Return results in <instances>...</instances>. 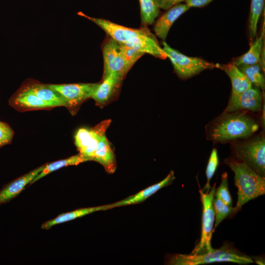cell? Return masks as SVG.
<instances>
[{
    "instance_id": "6da1fadb",
    "label": "cell",
    "mask_w": 265,
    "mask_h": 265,
    "mask_svg": "<svg viewBox=\"0 0 265 265\" xmlns=\"http://www.w3.org/2000/svg\"><path fill=\"white\" fill-rule=\"evenodd\" d=\"M258 129V123L246 111H224L208 125L206 133L208 140L224 143L249 138Z\"/></svg>"
},
{
    "instance_id": "7a4b0ae2",
    "label": "cell",
    "mask_w": 265,
    "mask_h": 265,
    "mask_svg": "<svg viewBox=\"0 0 265 265\" xmlns=\"http://www.w3.org/2000/svg\"><path fill=\"white\" fill-rule=\"evenodd\" d=\"M224 162L235 174V185L238 188V201L234 207L235 213L246 203L265 194V178L234 158H227Z\"/></svg>"
},
{
    "instance_id": "3957f363",
    "label": "cell",
    "mask_w": 265,
    "mask_h": 265,
    "mask_svg": "<svg viewBox=\"0 0 265 265\" xmlns=\"http://www.w3.org/2000/svg\"><path fill=\"white\" fill-rule=\"evenodd\" d=\"M225 262L243 265L254 263L252 257L240 252L231 245L224 244L219 249H213L201 254H175L169 255L167 264L198 265Z\"/></svg>"
},
{
    "instance_id": "277c9868",
    "label": "cell",
    "mask_w": 265,
    "mask_h": 265,
    "mask_svg": "<svg viewBox=\"0 0 265 265\" xmlns=\"http://www.w3.org/2000/svg\"><path fill=\"white\" fill-rule=\"evenodd\" d=\"M235 159L245 163L263 177L265 175V137L261 133L250 139L232 143Z\"/></svg>"
},
{
    "instance_id": "5b68a950",
    "label": "cell",
    "mask_w": 265,
    "mask_h": 265,
    "mask_svg": "<svg viewBox=\"0 0 265 265\" xmlns=\"http://www.w3.org/2000/svg\"><path fill=\"white\" fill-rule=\"evenodd\" d=\"M162 46L167 57L169 58L175 71L181 79H188L203 71L216 67V64L200 58L188 56L183 54L171 48L165 42H162Z\"/></svg>"
},
{
    "instance_id": "8992f818",
    "label": "cell",
    "mask_w": 265,
    "mask_h": 265,
    "mask_svg": "<svg viewBox=\"0 0 265 265\" xmlns=\"http://www.w3.org/2000/svg\"><path fill=\"white\" fill-rule=\"evenodd\" d=\"M215 184L211 187L209 192H204L199 190L200 199L203 206L202 230L200 239L190 254H198L213 249L211 239L215 215L213 207V199L215 192Z\"/></svg>"
},
{
    "instance_id": "52a82bcc",
    "label": "cell",
    "mask_w": 265,
    "mask_h": 265,
    "mask_svg": "<svg viewBox=\"0 0 265 265\" xmlns=\"http://www.w3.org/2000/svg\"><path fill=\"white\" fill-rule=\"evenodd\" d=\"M98 83L48 84L63 98L67 107L74 113L86 100L91 98Z\"/></svg>"
},
{
    "instance_id": "ba28073f",
    "label": "cell",
    "mask_w": 265,
    "mask_h": 265,
    "mask_svg": "<svg viewBox=\"0 0 265 265\" xmlns=\"http://www.w3.org/2000/svg\"><path fill=\"white\" fill-rule=\"evenodd\" d=\"M110 122V120H105L93 128L78 129L75 135V142L79 153L89 160H92L98 142L105 134Z\"/></svg>"
},
{
    "instance_id": "9c48e42d",
    "label": "cell",
    "mask_w": 265,
    "mask_h": 265,
    "mask_svg": "<svg viewBox=\"0 0 265 265\" xmlns=\"http://www.w3.org/2000/svg\"><path fill=\"white\" fill-rule=\"evenodd\" d=\"M78 14L96 24L102 28L110 38L119 43H124L136 36L150 32L145 28L136 29L126 27L107 20L88 16L81 12L78 13Z\"/></svg>"
},
{
    "instance_id": "30bf717a",
    "label": "cell",
    "mask_w": 265,
    "mask_h": 265,
    "mask_svg": "<svg viewBox=\"0 0 265 265\" xmlns=\"http://www.w3.org/2000/svg\"><path fill=\"white\" fill-rule=\"evenodd\" d=\"M102 51L104 58L103 76L117 72L123 77L128 73L119 43L109 38L105 41Z\"/></svg>"
},
{
    "instance_id": "8fae6325",
    "label": "cell",
    "mask_w": 265,
    "mask_h": 265,
    "mask_svg": "<svg viewBox=\"0 0 265 265\" xmlns=\"http://www.w3.org/2000/svg\"><path fill=\"white\" fill-rule=\"evenodd\" d=\"M9 104L20 111L51 108L36 95L26 82L10 98Z\"/></svg>"
},
{
    "instance_id": "7c38bea8",
    "label": "cell",
    "mask_w": 265,
    "mask_h": 265,
    "mask_svg": "<svg viewBox=\"0 0 265 265\" xmlns=\"http://www.w3.org/2000/svg\"><path fill=\"white\" fill-rule=\"evenodd\" d=\"M262 105V95L260 89L251 87L235 97H230L225 111L237 110L257 112Z\"/></svg>"
},
{
    "instance_id": "4fadbf2b",
    "label": "cell",
    "mask_w": 265,
    "mask_h": 265,
    "mask_svg": "<svg viewBox=\"0 0 265 265\" xmlns=\"http://www.w3.org/2000/svg\"><path fill=\"white\" fill-rule=\"evenodd\" d=\"M123 78L117 72L103 76L102 81L98 83L91 98L101 106L108 103L116 94Z\"/></svg>"
},
{
    "instance_id": "5bb4252c",
    "label": "cell",
    "mask_w": 265,
    "mask_h": 265,
    "mask_svg": "<svg viewBox=\"0 0 265 265\" xmlns=\"http://www.w3.org/2000/svg\"><path fill=\"white\" fill-rule=\"evenodd\" d=\"M44 164L5 185L0 190V205L17 196L28 184L43 169Z\"/></svg>"
},
{
    "instance_id": "9a60e30c",
    "label": "cell",
    "mask_w": 265,
    "mask_h": 265,
    "mask_svg": "<svg viewBox=\"0 0 265 265\" xmlns=\"http://www.w3.org/2000/svg\"><path fill=\"white\" fill-rule=\"evenodd\" d=\"M121 44L160 59H164L167 58L166 54L163 48L150 32L136 36Z\"/></svg>"
},
{
    "instance_id": "2e32d148",
    "label": "cell",
    "mask_w": 265,
    "mask_h": 265,
    "mask_svg": "<svg viewBox=\"0 0 265 265\" xmlns=\"http://www.w3.org/2000/svg\"><path fill=\"white\" fill-rule=\"evenodd\" d=\"M189 8L186 3H179L168 9L158 19L154 25V31L156 35L165 40L173 23Z\"/></svg>"
},
{
    "instance_id": "e0dca14e",
    "label": "cell",
    "mask_w": 265,
    "mask_h": 265,
    "mask_svg": "<svg viewBox=\"0 0 265 265\" xmlns=\"http://www.w3.org/2000/svg\"><path fill=\"white\" fill-rule=\"evenodd\" d=\"M216 67L224 71L229 77L232 83L230 97L240 94L252 87V84L239 68L232 62L227 64H216Z\"/></svg>"
},
{
    "instance_id": "ac0fdd59",
    "label": "cell",
    "mask_w": 265,
    "mask_h": 265,
    "mask_svg": "<svg viewBox=\"0 0 265 265\" xmlns=\"http://www.w3.org/2000/svg\"><path fill=\"white\" fill-rule=\"evenodd\" d=\"M174 172L171 170L161 181L154 184L125 199L111 204L112 208L138 204L145 201L161 188L168 186L175 180Z\"/></svg>"
},
{
    "instance_id": "d6986e66",
    "label": "cell",
    "mask_w": 265,
    "mask_h": 265,
    "mask_svg": "<svg viewBox=\"0 0 265 265\" xmlns=\"http://www.w3.org/2000/svg\"><path fill=\"white\" fill-rule=\"evenodd\" d=\"M92 160L102 165L107 173L112 174L115 172L116 168L115 157L106 134L100 139Z\"/></svg>"
},
{
    "instance_id": "ffe728a7",
    "label": "cell",
    "mask_w": 265,
    "mask_h": 265,
    "mask_svg": "<svg viewBox=\"0 0 265 265\" xmlns=\"http://www.w3.org/2000/svg\"><path fill=\"white\" fill-rule=\"evenodd\" d=\"M33 92L51 108L56 106H65L66 103L62 97L48 84L34 80L26 81Z\"/></svg>"
},
{
    "instance_id": "44dd1931",
    "label": "cell",
    "mask_w": 265,
    "mask_h": 265,
    "mask_svg": "<svg viewBox=\"0 0 265 265\" xmlns=\"http://www.w3.org/2000/svg\"><path fill=\"white\" fill-rule=\"evenodd\" d=\"M112 209L111 204L100 206L79 209L72 212L61 214L54 219L48 220L43 223L41 226L42 229L49 230L53 226L87 214L100 211Z\"/></svg>"
},
{
    "instance_id": "7402d4cb",
    "label": "cell",
    "mask_w": 265,
    "mask_h": 265,
    "mask_svg": "<svg viewBox=\"0 0 265 265\" xmlns=\"http://www.w3.org/2000/svg\"><path fill=\"white\" fill-rule=\"evenodd\" d=\"M264 33V30L251 44L249 50L236 58L232 63L237 66L259 63L263 47Z\"/></svg>"
},
{
    "instance_id": "603a6c76",
    "label": "cell",
    "mask_w": 265,
    "mask_h": 265,
    "mask_svg": "<svg viewBox=\"0 0 265 265\" xmlns=\"http://www.w3.org/2000/svg\"><path fill=\"white\" fill-rule=\"evenodd\" d=\"M89 161L88 159L84 157L81 154L79 153L77 155L72 156L65 159L59 160L53 162L48 164H45L43 169L41 171L32 181L30 185L33 184L47 175L58 170L63 167L68 165H78L80 163Z\"/></svg>"
},
{
    "instance_id": "cb8c5ba5",
    "label": "cell",
    "mask_w": 265,
    "mask_h": 265,
    "mask_svg": "<svg viewBox=\"0 0 265 265\" xmlns=\"http://www.w3.org/2000/svg\"><path fill=\"white\" fill-rule=\"evenodd\" d=\"M238 67L246 75L252 84L258 88L264 90L265 78L262 73L261 65L259 63L253 65H241Z\"/></svg>"
},
{
    "instance_id": "d4e9b609",
    "label": "cell",
    "mask_w": 265,
    "mask_h": 265,
    "mask_svg": "<svg viewBox=\"0 0 265 265\" xmlns=\"http://www.w3.org/2000/svg\"><path fill=\"white\" fill-rule=\"evenodd\" d=\"M265 0H251L248 31L251 39L256 35L258 22L264 7Z\"/></svg>"
},
{
    "instance_id": "484cf974",
    "label": "cell",
    "mask_w": 265,
    "mask_h": 265,
    "mask_svg": "<svg viewBox=\"0 0 265 265\" xmlns=\"http://www.w3.org/2000/svg\"><path fill=\"white\" fill-rule=\"evenodd\" d=\"M142 23L145 25L152 24L159 14V8L154 0H139Z\"/></svg>"
},
{
    "instance_id": "4316f807",
    "label": "cell",
    "mask_w": 265,
    "mask_h": 265,
    "mask_svg": "<svg viewBox=\"0 0 265 265\" xmlns=\"http://www.w3.org/2000/svg\"><path fill=\"white\" fill-rule=\"evenodd\" d=\"M213 207L215 218L213 232L225 218L231 214L235 213V209L232 206L227 205L216 197L213 199Z\"/></svg>"
},
{
    "instance_id": "83f0119b",
    "label": "cell",
    "mask_w": 265,
    "mask_h": 265,
    "mask_svg": "<svg viewBox=\"0 0 265 265\" xmlns=\"http://www.w3.org/2000/svg\"><path fill=\"white\" fill-rule=\"evenodd\" d=\"M219 164V160L216 149L213 148L211 152L206 170L207 182L201 189L204 192H208L211 188L210 181L213 177Z\"/></svg>"
},
{
    "instance_id": "f1b7e54d",
    "label": "cell",
    "mask_w": 265,
    "mask_h": 265,
    "mask_svg": "<svg viewBox=\"0 0 265 265\" xmlns=\"http://www.w3.org/2000/svg\"><path fill=\"white\" fill-rule=\"evenodd\" d=\"M122 54L128 71L144 53L123 44L119 43Z\"/></svg>"
},
{
    "instance_id": "f546056e",
    "label": "cell",
    "mask_w": 265,
    "mask_h": 265,
    "mask_svg": "<svg viewBox=\"0 0 265 265\" xmlns=\"http://www.w3.org/2000/svg\"><path fill=\"white\" fill-rule=\"evenodd\" d=\"M214 196L220 199L227 205L232 206V199L228 188V174L226 172L221 175V183L215 190Z\"/></svg>"
},
{
    "instance_id": "4dcf8cb0",
    "label": "cell",
    "mask_w": 265,
    "mask_h": 265,
    "mask_svg": "<svg viewBox=\"0 0 265 265\" xmlns=\"http://www.w3.org/2000/svg\"><path fill=\"white\" fill-rule=\"evenodd\" d=\"M14 134L13 130L8 124L0 121V148L10 144Z\"/></svg>"
},
{
    "instance_id": "1f68e13d",
    "label": "cell",
    "mask_w": 265,
    "mask_h": 265,
    "mask_svg": "<svg viewBox=\"0 0 265 265\" xmlns=\"http://www.w3.org/2000/svg\"><path fill=\"white\" fill-rule=\"evenodd\" d=\"M186 0H154L159 8L168 10Z\"/></svg>"
},
{
    "instance_id": "d6a6232c",
    "label": "cell",
    "mask_w": 265,
    "mask_h": 265,
    "mask_svg": "<svg viewBox=\"0 0 265 265\" xmlns=\"http://www.w3.org/2000/svg\"><path fill=\"white\" fill-rule=\"evenodd\" d=\"M213 0H186V4L190 7H201L210 3Z\"/></svg>"
}]
</instances>
